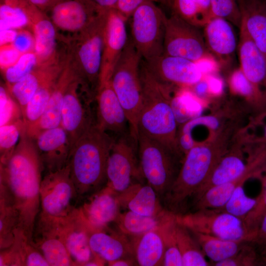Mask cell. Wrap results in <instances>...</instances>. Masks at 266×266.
<instances>
[{
	"label": "cell",
	"mask_w": 266,
	"mask_h": 266,
	"mask_svg": "<svg viewBox=\"0 0 266 266\" xmlns=\"http://www.w3.org/2000/svg\"><path fill=\"white\" fill-rule=\"evenodd\" d=\"M44 167L33 140L24 129L11 157L0 164V184L10 195L19 217L18 229L31 240L40 209V188Z\"/></svg>",
	"instance_id": "6da1fadb"
},
{
	"label": "cell",
	"mask_w": 266,
	"mask_h": 266,
	"mask_svg": "<svg viewBox=\"0 0 266 266\" xmlns=\"http://www.w3.org/2000/svg\"><path fill=\"white\" fill-rule=\"evenodd\" d=\"M224 126L207 140L194 146L185 155L177 176L161 200L164 208L175 215L186 213L189 201L208 178L231 146L234 128Z\"/></svg>",
	"instance_id": "7a4b0ae2"
},
{
	"label": "cell",
	"mask_w": 266,
	"mask_h": 266,
	"mask_svg": "<svg viewBox=\"0 0 266 266\" xmlns=\"http://www.w3.org/2000/svg\"><path fill=\"white\" fill-rule=\"evenodd\" d=\"M116 138L95 124L71 147L67 165L79 203L106 186L107 161Z\"/></svg>",
	"instance_id": "3957f363"
},
{
	"label": "cell",
	"mask_w": 266,
	"mask_h": 266,
	"mask_svg": "<svg viewBox=\"0 0 266 266\" xmlns=\"http://www.w3.org/2000/svg\"><path fill=\"white\" fill-rule=\"evenodd\" d=\"M140 79L142 101L137 120L138 133L180 152L177 144L178 123L172 106L174 86L158 81L142 59Z\"/></svg>",
	"instance_id": "277c9868"
},
{
	"label": "cell",
	"mask_w": 266,
	"mask_h": 266,
	"mask_svg": "<svg viewBox=\"0 0 266 266\" xmlns=\"http://www.w3.org/2000/svg\"><path fill=\"white\" fill-rule=\"evenodd\" d=\"M137 148L142 175L155 190L161 202L175 180L184 156L140 132Z\"/></svg>",
	"instance_id": "5b68a950"
},
{
	"label": "cell",
	"mask_w": 266,
	"mask_h": 266,
	"mask_svg": "<svg viewBox=\"0 0 266 266\" xmlns=\"http://www.w3.org/2000/svg\"><path fill=\"white\" fill-rule=\"evenodd\" d=\"M142 57L131 38L113 71L110 81L130 124L131 135L137 141V120L142 101L140 69Z\"/></svg>",
	"instance_id": "8992f818"
},
{
	"label": "cell",
	"mask_w": 266,
	"mask_h": 266,
	"mask_svg": "<svg viewBox=\"0 0 266 266\" xmlns=\"http://www.w3.org/2000/svg\"><path fill=\"white\" fill-rule=\"evenodd\" d=\"M108 9L84 31L72 36L69 52L81 79L96 96L99 84Z\"/></svg>",
	"instance_id": "52a82bcc"
},
{
	"label": "cell",
	"mask_w": 266,
	"mask_h": 266,
	"mask_svg": "<svg viewBox=\"0 0 266 266\" xmlns=\"http://www.w3.org/2000/svg\"><path fill=\"white\" fill-rule=\"evenodd\" d=\"M167 18L163 10L152 1L141 4L130 17V38L144 60L163 54Z\"/></svg>",
	"instance_id": "ba28073f"
},
{
	"label": "cell",
	"mask_w": 266,
	"mask_h": 266,
	"mask_svg": "<svg viewBox=\"0 0 266 266\" xmlns=\"http://www.w3.org/2000/svg\"><path fill=\"white\" fill-rule=\"evenodd\" d=\"M95 95L78 76L65 95L61 125L66 132L71 149L75 141L96 124Z\"/></svg>",
	"instance_id": "9c48e42d"
},
{
	"label": "cell",
	"mask_w": 266,
	"mask_h": 266,
	"mask_svg": "<svg viewBox=\"0 0 266 266\" xmlns=\"http://www.w3.org/2000/svg\"><path fill=\"white\" fill-rule=\"evenodd\" d=\"M191 231L232 241H250L255 234L243 220L219 209H202L175 215Z\"/></svg>",
	"instance_id": "30bf717a"
},
{
	"label": "cell",
	"mask_w": 266,
	"mask_h": 266,
	"mask_svg": "<svg viewBox=\"0 0 266 266\" xmlns=\"http://www.w3.org/2000/svg\"><path fill=\"white\" fill-rule=\"evenodd\" d=\"M40 203L39 213L57 219L66 217L77 207L78 196L67 165L61 169L46 173L42 178Z\"/></svg>",
	"instance_id": "8fae6325"
},
{
	"label": "cell",
	"mask_w": 266,
	"mask_h": 266,
	"mask_svg": "<svg viewBox=\"0 0 266 266\" xmlns=\"http://www.w3.org/2000/svg\"><path fill=\"white\" fill-rule=\"evenodd\" d=\"M200 29L171 13L166 24L163 54L182 57L198 64L215 60L206 46Z\"/></svg>",
	"instance_id": "7c38bea8"
},
{
	"label": "cell",
	"mask_w": 266,
	"mask_h": 266,
	"mask_svg": "<svg viewBox=\"0 0 266 266\" xmlns=\"http://www.w3.org/2000/svg\"><path fill=\"white\" fill-rule=\"evenodd\" d=\"M137 141L130 133L116 138L108 157L106 186L117 193L126 190L134 177L142 176L136 156Z\"/></svg>",
	"instance_id": "4fadbf2b"
},
{
	"label": "cell",
	"mask_w": 266,
	"mask_h": 266,
	"mask_svg": "<svg viewBox=\"0 0 266 266\" xmlns=\"http://www.w3.org/2000/svg\"><path fill=\"white\" fill-rule=\"evenodd\" d=\"M143 61L153 76L166 85L190 88L203 79V72L199 64L185 58L163 54Z\"/></svg>",
	"instance_id": "5bb4252c"
},
{
	"label": "cell",
	"mask_w": 266,
	"mask_h": 266,
	"mask_svg": "<svg viewBox=\"0 0 266 266\" xmlns=\"http://www.w3.org/2000/svg\"><path fill=\"white\" fill-rule=\"evenodd\" d=\"M104 9L90 0H61L44 13L57 30L73 36L86 29Z\"/></svg>",
	"instance_id": "9a60e30c"
},
{
	"label": "cell",
	"mask_w": 266,
	"mask_h": 266,
	"mask_svg": "<svg viewBox=\"0 0 266 266\" xmlns=\"http://www.w3.org/2000/svg\"><path fill=\"white\" fill-rule=\"evenodd\" d=\"M95 105L96 124L99 128L116 138L130 133L126 112L110 80L99 84Z\"/></svg>",
	"instance_id": "2e32d148"
},
{
	"label": "cell",
	"mask_w": 266,
	"mask_h": 266,
	"mask_svg": "<svg viewBox=\"0 0 266 266\" xmlns=\"http://www.w3.org/2000/svg\"><path fill=\"white\" fill-rule=\"evenodd\" d=\"M30 242L41 253L49 266H74L60 235L56 218L38 213Z\"/></svg>",
	"instance_id": "e0dca14e"
},
{
	"label": "cell",
	"mask_w": 266,
	"mask_h": 266,
	"mask_svg": "<svg viewBox=\"0 0 266 266\" xmlns=\"http://www.w3.org/2000/svg\"><path fill=\"white\" fill-rule=\"evenodd\" d=\"M56 219L60 235L74 266H83L95 255L89 245V226L78 207L66 217Z\"/></svg>",
	"instance_id": "ac0fdd59"
},
{
	"label": "cell",
	"mask_w": 266,
	"mask_h": 266,
	"mask_svg": "<svg viewBox=\"0 0 266 266\" xmlns=\"http://www.w3.org/2000/svg\"><path fill=\"white\" fill-rule=\"evenodd\" d=\"M127 21L115 8L108 9L99 83L110 80L126 46L128 40L126 25Z\"/></svg>",
	"instance_id": "d6986e66"
},
{
	"label": "cell",
	"mask_w": 266,
	"mask_h": 266,
	"mask_svg": "<svg viewBox=\"0 0 266 266\" xmlns=\"http://www.w3.org/2000/svg\"><path fill=\"white\" fill-rule=\"evenodd\" d=\"M78 76L71 55L68 53L43 113L34 123L25 127L26 133L30 137L33 138L42 131L61 126L65 95L69 85Z\"/></svg>",
	"instance_id": "ffe728a7"
},
{
	"label": "cell",
	"mask_w": 266,
	"mask_h": 266,
	"mask_svg": "<svg viewBox=\"0 0 266 266\" xmlns=\"http://www.w3.org/2000/svg\"><path fill=\"white\" fill-rule=\"evenodd\" d=\"M32 138L46 173L56 171L66 166L71 144L61 125L42 131Z\"/></svg>",
	"instance_id": "44dd1931"
},
{
	"label": "cell",
	"mask_w": 266,
	"mask_h": 266,
	"mask_svg": "<svg viewBox=\"0 0 266 266\" xmlns=\"http://www.w3.org/2000/svg\"><path fill=\"white\" fill-rule=\"evenodd\" d=\"M117 194L106 185L81 201L77 207L91 228H106L116 220L121 207Z\"/></svg>",
	"instance_id": "7402d4cb"
},
{
	"label": "cell",
	"mask_w": 266,
	"mask_h": 266,
	"mask_svg": "<svg viewBox=\"0 0 266 266\" xmlns=\"http://www.w3.org/2000/svg\"><path fill=\"white\" fill-rule=\"evenodd\" d=\"M233 26L225 19L215 17L202 28L208 51L223 65L231 62L237 49V38Z\"/></svg>",
	"instance_id": "603a6c76"
},
{
	"label": "cell",
	"mask_w": 266,
	"mask_h": 266,
	"mask_svg": "<svg viewBox=\"0 0 266 266\" xmlns=\"http://www.w3.org/2000/svg\"><path fill=\"white\" fill-rule=\"evenodd\" d=\"M29 16L33 30L37 66L54 63L59 58L56 50L57 30L55 26L44 12L33 5L30 8Z\"/></svg>",
	"instance_id": "cb8c5ba5"
},
{
	"label": "cell",
	"mask_w": 266,
	"mask_h": 266,
	"mask_svg": "<svg viewBox=\"0 0 266 266\" xmlns=\"http://www.w3.org/2000/svg\"><path fill=\"white\" fill-rule=\"evenodd\" d=\"M237 50L239 68L254 86L266 97V61L243 24L239 28Z\"/></svg>",
	"instance_id": "d4e9b609"
},
{
	"label": "cell",
	"mask_w": 266,
	"mask_h": 266,
	"mask_svg": "<svg viewBox=\"0 0 266 266\" xmlns=\"http://www.w3.org/2000/svg\"><path fill=\"white\" fill-rule=\"evenodd\" d=\"M117 197L120 206L141 215L158 216L167 212L155 190L148 184H132Z\"/></svg>",
	"instance_id": "484cf974"
},
{
	"label": "cell",
	"mask_w": 266,
	"mask_h": 266,
	"mask_svg": "<svg viewBox=\"0 0 266 266\" xmlns=\"http://www.w3.org/2000/svg\"><path fill=\"white\" fill-rule=\"evenodd\" d=\"M246 167V161H244L240 146H231L200 188L193 199L192 203L207 189L237 179L243 174Z\"/></svg>",
	"instance_id": "4316f807"
},
{
	"label": "cell",
	"mask_w": 266,
	"mask_h": 266,
	"mask_svg": "<svg viewBox=\"0 0 266 266\" xmlns=\"http://www.w3.org/2000/svg\"><path fill=\"white\" fill-rule=\"evenodd\" d=\"M89 227L91 249L94 255L107 263L125 258L133 253L131 244L124 236L110 231L108 227L101 229Z\"/></svg>",
	"instance_id": "83f0119b"
},
{
	"label": "cell",
	"mask_w": 266,
	"mask_h": 266,
	"mask_svg": "<svg viewBox=\"0 0 266 266\" xmlns=\"http://www.w3.org/2000/svg\"><path fill=\"white\" fill-rule=\"evenodd\" d=\"M66 58L43 66H36L32 71L17 82L7 86L12 97L19 106L22 116L29 101L40 85L53 73L63 67Z\"/></svg>",
	"instance_id": "f1b7e54d"
},
{
	"label": "cell",
	"mask_w": 266,
	"mask_h": 266,
	"mask_svg": "<svg viewBox=\"0 0 266 266\" xmlns=\"http://www.w3.org/2000/svg\"><path fill=\"white\" fill-rule=\"evenodd\" d=\"M241 23L266 61V0H238Z\"/></svg>",
	"instance_id": "f546056e"
},
{
	"label": "cell",
	"mask_w": 266,
	"mask_h": 266,
	"mask_svg": "<svg viewBox=\"0 0 266 266\" xmlns=\"http://www.w3.org/2000/svg\"><path fill=\"white\" fill-rule=\"evenodd\" d=\"M160 227L158 229L134 236L131 245L138 266H163L165 248Z\"/></svg>",
	"instance_id": "4dcf8cb0"
},
{
	"label": "cell",
	"mask_w": 266,
	"mask_h": 266,
	"mask_svg": "<svg viewBox=\"0 0 266 266\" xmlns=\"http://www.w3.org/2000/svg\"><path fill=\"white\" fill-rule=\"evenodd\" d=\"M175 235L177 244L182 255L183 266H208L210 263L206 261L199 242L192 231L178 222L176 218Z\"/></svg>",
	"instance_id": "1f68e13d"
},
{
	"label": "cell",
	"mask_w": 266,
	"mask_h": 266,
	"mask_svg": "<svg viewBox=\"0 0 266 266\" xmlns=\"http://www.w3.org/2000/svg\"><path fill=\"white\" fill-rule=\"evenodd\" d=\"M171 12L200 28L213 18L210 0H174Z\"/></svg>",
	"instance_id": "d6a6232c"
},
{
	"label": "cell",
	"mask_w": 266,
	"mask_h": 266,
	"mask_svg": "<svg viewBox=\"0 0 266 266\" xmlns=\"http://www.w3.org/2000/svg\"><path fill=\"white\" fill-rule=\"evenodd\" d=\"M18 225V214L13 200L6 188L0 184V250L12 244Z\"/></svg>",
	"instance_id": "836d02e7"
},
{
	"label": "cell",
	"mask_w": 266,
	"mask_h": 266,
	"mask_svg": "<svg viewBox=\"0 0 266 266\" xmlns=\"http://www.w3.org/2000/svg\"><path fill=\"white\" fill-rule=\"evenodd\" d=\"M192 232L205 256L210 259V264L233 256L246 242L229 240L198 232Z\"/></svg>",
	"instance_id": "e575fe53"
},
{
	"label": "cell",
	"mask_w": 266,
	"mask_h": 266,
	"mask_svg": "<svg viewBox=\"0 0 266 266\" xmlns=\"http://www.w3.org/2000/svg\"><path fill=\"white\" fill-rule=\"evenodd\" d=\"M64 66L45 80L27 104L23 115L25 127L34 123L43 113Z\"/></svg>",
	"instance_id": "d590c367"
},
{
	"label": "cell",
	"mask_w": 266,
	"mask_h": 266,
	"mask_svg": "<svg viewBox=\"0 0 266 266\" xmlns=\"http://www.w3.org/2000/svg\"><path fill=\"white\" fill-rule=\"evenodd\" d=\"M170 212L158 216H147L128 210L120 213L116 220L120 230L125 234L137 236L158 229Z\"/></svg>",
	"instance_id": "8d00e7d4"
},
{
	"label": "cell",
	"mask_w": 266,
	"mask_h": 266,
	"mask_svg": "<svg viewBox=\"0 0 266 266\" xmlns=\"http://www.w3.org/2000/svg\"><path fill=\"white\" fill-rule=\"evenodd\" d=\"M29 6L26 0H0V30L31 26Z\"/></svg>",
	"instance_id": "74e56055"
},
{
	"label": "cell",
	"mask_w": 266,
	"mask_h": 266,
	"mask_svg": "<svg viewBox=\"0 0 266 266\" xmlns=\"http://www.w3.org/2000/svg\"><path fill=\"white\" fill-rule=\"evenodd\" d=\"M32 247L25 233L17 228L12 244L0 250V266H26L28 256Z\"/></svg>",
	"instance_id": "f35d334b"
},
{
	"label": "cell",
	"mask_w": 266,
	"mask_h": 266,
	"mask_svg": "<svg viewBox=\"0 0 266 266\" xmlns=\"http://www.w3.org/2000/svg\"><path fill=\"white\" fill-rule=\"evenodd\" d=\"M175 223L176 216L170 213L160 227L165 248L163 266H183L182 255L175 238Z\"/></svg>",
	"instance_id": "ab89813d"
},
{
	"label": "cell",
	"mask_w": 266,
	"mask_h": 266,
	"mask_svg": "<svg viewBox=\"0 0 266 266\" xmlns=\"http://www.w3.org/2000/svg\"><path fill=\"white\" fill-rule=\"evenodd\" d=\"M25 129L23 119L0 127V164H4L13 154Z\"/></svg>",
	"instance_id": "60d3db41"
},
{
	"label": "cell",
	"mask_w": 266,
	"mask_h": 266,
	"mask_svg": "<svg viewBox=\"0 0 266 266\" xmlns=\"http://www.w3.org/2000/svg\"><path fill=\"white\" fill-rule=\"evenodd\" d=\"M243 186L237 187L226 203L217 209L243 220L258 202V199L250 198L246 195Z\"/></svg>",
	"instance_id": "b9f144b4"
},
{
	"label": "cell",
	"mask_w": 266,
	"mask_h": 266,
	"mask_svg": "<svg viewBox=\"0 0 266 266\" xmlns=\"http://www.w3.org/2000/svg\"><path fill=\"white\" fill-rule=\"evenodd\" d=\"M36 66L37 58L34 51L22 54L15 64L3 70L7 86L20 80Z\"/></svg>",
	"instance_id": "7bdbcfd3"
},
{
	"label": "cell",
	"mask_w": 266,
	"mask_h": 266,
	"mask_svg": "<svg viewBox=\"0 0 266 266\" xmlns=\"http://www.w3.org/2000/svg\"><path fill=\"white\" fill-rule=\"evenodd\" d=\"M229 84L233 93L248 100L259 101L266 99L246 77L239 68L231 75Z\"/></svg>",
	"instance_id": "ee69618b"
},
{
	"label": "cell",
	"mask_w": 266,
	"mask_h": 266,
	"mask_svg": "<svg viewBox=\"0 0 266 266\" xmlns=\"http://www.w3.org/2000/svg\"><path fill=\"white\" fill-rule=\"evenodd\" d=\"M213 18L225 19L240 28L241 13L238 0H210Z\"/></svg>",
	"instance_id": "f6af8a7d"
},
{
	"label": "cell",
	"mask_w": 266,
	"mask_h": 266,
	"mask_svg": "<svg viewBox=\"0 0 266 266\" xmlns=\"http://www.w3.org/2000/svg\"><path fill=\"white\" fill-rule=\"evenodd\" d=\"M0 126L23 119L19 106L8 89L1 85L0 87Z\"/></svg>",
	"instance_id": "bcb514c9"
},
{
	"label": "cell",
	"mask_w": 266,
	"mask_h": 266,
	"mask_svg": "<svg viewBox=\"0 0 266 266\" xmlns=\"http://www.w3.org/2000/svg\"><path fill=\"white\" fill-rule=\"evenodd\" d=\"M257 257L252 243L245 242L238 251L233 256L222 261L213 263L215 266H249L257 264Z\"/></svg>",
	"instance_id": "7dc6e473"
},
{
	"label": "cell",
	"mask_w": 266,
	"mask_h": 266,
	"mask_svg": "<svg viewBox=\"0 0 266 266\" xmlns=\"http://www.w3.org/2000/svg\"><path fill=\"white\" fill-rule=\"evenodd\" d=\"M22 54L13 46L12 44L1 46L0 50L1 69L3 71L12 66Z\"/></svg>",
	"instance_id": "c3c4849f"
},
{
	"label": "cell",
	"mask_w": 266,
	"mask_h": 266,
	"mask_svg": "<svg viewBox=\"0 0 266 266\" xmlns=\"http://www.w3.org/2000/svg\"><path fill=\"white\" fill-rule=\"evenodd\" d=\"M13 46L21 54L32 51L34 48L33 35L27 31H21L18 33L17 37L12 43Z\"/></svg>",
	"instance_id": "681fc988"
},
{
	"label": "cell",
	"mask_w": 266,
	"mask_h": 266,
	"mask_svg": "<svg viewBox=\"0 0 266 266\" xmlns=\"http://www.w3.org/2000/svg\"><path fill=\"white\" fill-rule=\"evenodd\" d=\"M147 1L158 3V0H119L115 8L128 21L133 12Z\"/></svg>",
	"instance_id": "f907efd6"
},
{
	"label": "cell",
	"mask_w": 266,
	"mask_h": 266,
	"mask_svg": "<svg viewBox=\"0 0 266 266\" xmlns=\"http://www.w3.org/2000/svg\"><path fill=\"white\" fill-rule=\"evenodd\" d=\"M260 225V229L257 230L254 237L250 241L266 245V213L264 215Z\"/></svg>",
	"instance_id": "816d5d0a"
},
{
	"label": "cell",
	"mask_w": 266,
	"mask_h": 266,
	"mask_svg": "<svg viewBox=\"0 0 266 266\" xmlns=\"http://www.w3.org/2000/svg\"><path fill=\"white\" fill-rule=\"evenodd\" d=\"M18 33L14 29L0 30V46L12 44L16 39Z\"/></svg>",
	"instance_id": "f5cc1de1"
},
{
	"label": "cell",
	"mask_w": 266,
	"mask_h": 266,
	"mask_svg": "<svg viewBox=\"0 0 266 266\" xmlns=\"http://www.w3.org/2000/svg\"><path fill=\"white\" fill-rule=\"evenodd\" d=\"M30 4L45 12L61 0H26Z\"/></svg>",
	"instance_id": "db71d44e"
},
{
	"label": "cell",
	"mask_w": 266,
	"mask_h": 266,
	"mask_svg": "<svg viewBox=\"0 0 266 266\" xmlns=\"http://www.w3.org/2000/svg\"><path fill=\"white\" fill-rule=\"evenodd\" d=\"M97 5L105 9L115 8L119 0H90Z\"/></svg>",
	"instance_id": "11a10c76"
},
{
	"label": "cell",
	"mask_w": 266,
	"mask_h": 266,
	"mask_svg": "<svg viewBox=\"0 0 266 266\" xmlns=\"http://www.w3.org/2000/svg\"><path fill=\"white\" fill-rule=\"evenodd\" d=\"M108 265L110 266H128L133 265L131 261L125 258L120 259L116 261L109 262Z\"/></svg>",
	"instance_id": "9f6ffc18"
},
{
	"label": "cell",
	"mask_w": 266,
	"mask_h": 266,
	"mask_svg": "<svg viewBox=\"0 0 266 266\" xmlns=\"http://www.w3.org/2000/svg\"><path fill=\"white\" fill-rule=\"evenodd\" d=\"M174 0H158V3L171 10Z\"/></svg>",
	"instance_id": "6f0895ef"
},
{
	"label": "cell",
	"mask_w": 266,
	"mask_h": 266,
	"mask_svg": "<svg viewBox=\"0 0 266 266\" xmlns=\"http://www.w3.org/2000/svg\"><path fill=\"white\" fill-rule=\"evenodd\" d=\"M264 140L266 141V127H265V129Z\"/></svg>",
	"instance_id": "680465c9"
}]
</instances>
